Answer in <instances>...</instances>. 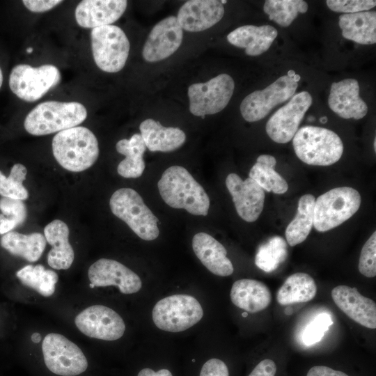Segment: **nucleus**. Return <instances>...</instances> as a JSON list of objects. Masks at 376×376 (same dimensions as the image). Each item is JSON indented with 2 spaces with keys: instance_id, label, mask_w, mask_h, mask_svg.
<instances>
[{
  "instance_id": "nucleus-1",
  "label": "nucleus",
  "mask_w": 376,
  "mask_h": 376,
  "mask_svg": "<svg viewBox=\"0 0 376 376\" xmlns=\"http://www.w3.org/2000/svg\"><path fill=\"white\" fill-rule=\"evenodd\" d=\"M164 201L175 209L194 215L206 216L210 198L203 187L184 167L174 165L166 169L157 184Z\"/></svg>"
},
{
  "instance_id": "nucleus-2",
  "label": "nucleus",
  "mask_w": 376,
  "mask_h": 376,
  "mask_svg": "<svg viewBox=\"0 0 376 376\" xmlns=\"http://www.w3.org/2000/svg\"><path fill=\"white\" fill-rule=\"evenodd\" d=\"M52 147L56 162L71 172H81L89 169L99 156L96 136L83 126L58 132L52 139Z\"/></svg>"
},
{
  "instance_id": "nucleus-3",
  "label": "nucleus",
  "mask_w": 376,
  "mask_h": 376,
  "mask_svg": "<svg viewBox=\"0 0 376 376\" xmlns=\"http://www.w3.org/2000/svg\"><path fill=\"white\" fill-rule=\"evenodd\" d=\"M86 118L87 110L80 102L47 101L28 113L24 127L30 134L42 136L76 127Z\"/></svg>"
},
{
  "instance_id": "nucleus-4",
  "label": "nucleus",
  "mask_w": 376,
  "mask_h": 376,
  "mask_svg": "<svg viewBox=\"0 0 376 376\" xmlns=\"http://www.w3.org/2000/svg\"><path fill=\"white\" fill-rule=\"evenodd\" d=\"M297 157L308 165L330 166L337 162L343 152V143L334 131L315 126H304L292 138Z\"/></svg>"
},
{
  "instance_id": "nucleus-5",
  "label": "nucleus",
  "mask_w": 376,
  "mask_h": 376,
  "mask_svg": "<svg viewBox=\"0 0 376 376\" xmlns=\"http://www.w3.org/2000/svg\"><path fill=\"white\" fill-rule=\"evenodd\" d=\"M109 207L141 239L151 241L159 236L158 219L134 189L123 187L116 190L110 198Z\"/></svg>"
},
{
  "instance_id": "nucleus-6",
  "label": "nucleus",
  "mask_w": 376,
  "mask_h": 376,
  "mask_svg": "<svg viewBox=\"0 0 376 376\" xmlns=\"http://www.w3.org/2000/svg\"><path fill=\"white\" fill-rule=\"evenodd\" d=\"M361 203L360 194L352 187L330 189L315 199L314 228L319 232H326L338 226L358 211Z\"/></svg>"
},
{
  "instance_id": "nucleus-7",
  "label": "nucleus",
  "mask_w": 376,
  "mask_h": 376,
  "mask_svg": "<svg viewBox=\"0 0 376 376\" xmlns=\"http://www.w3.org/2000/svg\"><path fill=\"white\" fill-rule=\"evenodd\" d=\"M91 44L94 61L100 70L114 73L124 68L130 45L119 26L106 25L93 29Z\"/></svg>"
},
{
  "instance_id": "nucleus-8",
  "label": "nucleus",
  "mask_w": 376,
  "mask_h": 376,
  "mask_svg": "<svg viewBox=\"0 0 376 376\" xmlns=\"http://www.w3.org/2000/svg\"><path fill=\"white\" fill-rule=\"evenodd\" d=\"M157 328L169 332H180L198 323L203 310L198 300L188 295H173L158 301L152 312Z\"/></svg>"
},
{
  "instance_id": "nucleus-9",
  "label": "nucleus",
  "mask_w": 376,
  "mask_h": 376,
  "mask_svg": "<svg viewBox=\"0 0 376 376\" xmlns=\"http://www.w3.org/2000/svg\"><path fill=\"white\" fill-rule=\"evenodd\" d=\"M42 352L45 366L53 375L78 376L88 369V362L82 350L62 334L46 335Z\"/></svg>"
},
{
  "instance_id": "nucleus-10",
  "label": "nucleus",
  "mask_w": 376,
  "mask_h": 376,
  "mask_svg": "<svg viewBox=\"0 0 376 376\" xmlns=\"http://www.w3.org/2000/svg\"><path fill=\"white\" fill-rule=\"evenodd\" d=\"M61 78L60 71L55 65L45 64L34 68L28 64H19L11 70L9 86L19 99L33 102L57 86Z\"/></svg>"
},
{
  "instance_id": "nucleus-11",
  "label": "nucleus",
  "mask_w": 376,
  "mask_h": 376,
  "mask_svg": "<svg viewBox=\"0 0 376 376\" xmlns=\"http://www.w3.org/2000/svg\"><path fill=\"white\" fill-rule=\"evenodd\" d=\"M299 76L283 75L263 90L255 91L246 96L240 107L243 118L256 122L264 118L276 105L291 98L298 86Z\"/></svg>"
},
{
  "instance_id": "nucleus-12",
  "label": "nucleus",
  "mask_w": 376,
  "mask_h": 376,
  "mask_svg": "<svg viewBox=\"0 0 376 376\" xmlns=\"http://www.w3.org/2000/svg\"><path fill=\"white\" fill-rule=\"evenodd\" d=\"M234 89L233 79L225 73L206 82L190 85L187 91L190 112L196 116L220 112L228 105Z\"/></svg>"
},
{
  "instance_id": "nucleus-13",
  "label": "nucleus",
  "mask_w": 376,
  "mask_h": 376,
  "mask_svg": "<svg viewBox=\"0 0 376 376\" xmlns=\"http://www.w3.org/2000/svg\"><path fill=\"white\" fill-rule=\"evenodd\" d=\"M312 102V96L307 91L293 95L267 122L265 130L269 138L279 143H286L292 139Z\"/></svg>"
},
{
  "instance_id": "nucleus-14",
  "label": "nucleus",
  "mask_w": 376,
  "mask_h": 376,
  "mask_svg": "<svg viewBox=\"0 0 376 376\" xmlns=\"http://www.w3.org/2000/svg\"><path fill=\"white\" fill-rule=\"evenodd\" d=\"M79 330L84 335L104 340H116L123 336L125 324L113 309L93 305L81 311L75 319Z\"/></svg>"
},
{
  "instance_id": "nucleus-15",
  "label": "nucleus",
  "mask_w": 376,
  "mask_h": 376,
  "mask_svg": "<svg viewBox=\"0 0 376 376\" xmlns=\"http://www.w3.org/2000/svg\"><path fill=\"white\" fill-rule=\"evenodd\" d=\"M183 31L175 16H169L157 23L143 45L142 56L150 63L164 60L180 47Z\"/></svg>"
},
{
  "instance_id": "nucleus-16",
  "label": "nucleus",
  "mask_w": 376,
  "mask_h": 376,
  "mask_svg": "<svg viewBox=\"0 0 376 376\" xmlns=\"http://www.w3.org/2000/svg\"><path fill=\"white\" fill-rule=\"evenodd\" d=\"M88 276L94 287L115 285L126 295L137 292L142 286L141 280L135 272L112 259L95 261L90 266Z\"/></svg>"
},
{
  "instance_id": "nucleus-17",
  "label": "nucleus",
  "mask_w": 376,
  "mask_h": 376,
  "mask_svg": "<svg viewBox=\"0 0 376 376\" xmlns=\"http://www.w3.org/2000/svg\"><path fill=\"white\" fill-rule=\"evenodd\" d=\"M226 185L238 215L246 222L256 221L264 207V189L249 177L243 180L236 173L228 175Z\"/></svg>"
},
{
  "instance_id": "nucleus-18",
  "label": "nucleus",
  "mask_w": 376,
  "mask_h": 376,
  "mask_svg": "<svg viewBox=\"0 0 376 376\" xmlns=\"http://www.w3.org/2000/svg\"><path fill=\"white\" fill-rule=\"evenodd\" d=\"M224 15V7L221 1L191 0L180 7L176 18L182 30L198 32L215 25Z\"/></svg>"
},
{
  "instance_id": "nucleus-19",
  "label": "nucleus",
  "mask_w": 376,
  "mask_h": 376,
  "mask_svg": "<svg viewBox=\"0 0 376 376\" xmlns=\"http://www.w3.org/2000/svg\"><path fill=\"white\" fill-rule=\"evenodd\" d=\"M331 297L336 305L355 322L366 328H376L375 302L357 288L338 285L332 289Z\"/></svg>"
},
{
  "instance_id": "nucleus-20",
  "label": "nucleus",
  "mask_w": 376,
  "mask_h": 376,
  "mask_svg": "<svg viewBox=\"0 0 376 376\" xmlns=\"http://www.w3.org/2000/svg\"><path fill=\"white\" fill-rule=\"evenodd\" d=\"M127 6L125 0H84L75 8V19L79 26L87 29L111 25L123 15Z\"/></svg>"
},
{
  "instance_id": "nucleus-21",
  "label": "nucleus",
  "mask_w": 376,
  "mask_h": 376,
  "mask_svg": "<svg viewBox=\"0 0 376 376\" xmlns=\"http://www.w3.org/2000/svg\"><path fill=\"white\" fill-rule=\"evenodd\" d=\"M328 104L334 113L345 119L359 120L368 112L366 103L359 97L358 81L354 79L332 83Z\"/></svg>"
},
{
  "instance_id": "nucleus-22",
  "label": "nucleus",
  "mask_w": 376,
  "mask_h": 376,
  "mask_svg": "<svg viewBox=\"0 0 376 376\" xmlns=\"http://www.w3.org/2000/svg\"><path fill=\"white\" fill-rule=\"evenodd\" d=\"M192 248L199 260L212 274L220 276L233 274L234 268L227 257L226 249L210 235L196 233L192 239Z\"/></svg>"
},
{
  "instance_id": "nucleus-23",
  "label": "nucleus",
  "mask_w": 376,
  "mask_h": 376,
  "mask_svg": "<svg viewBox=\"0 0 376 376\" xmlns=\"http://www.w3.org/2000/svg\"><path fill=\"white\" fill-rule=\"evenodd\" d=\"M69 228L60 219L49 223L44 228L46 241L52 246L47 255L48 265L55 269H69L75 258V252L69 242Z\"/></svg>"
},
{
  "instance_id": "nucleus-24",
  "label": "nucleus",
  "mask_w": 376,
  "mask_h": 376,
  "mask_svg": "<svg viewBox=\"0 0 376 376\" xmlns=\"http://www.w3.org/2000/svg\"><path fill=\"white\" fill-rule=\"evenodd\" d=\"M277 36V30L271 25H244L229 33L227 40L231 45L244 48L246 54L256 56L267 51Z\"/></svg>"
},
{
  "instance_id": "nucleus-25",
  "label": "nucleus",
  "mask_w": 376,
  "mask_h": 376,
  "mask_svg": "<svg viewBox=\"0 0 376 376\" xmlns=\"http://www.w3.org/2000/svg\"><path fill=\"white\" fill-rule=\"evenodd\" d=\"M230 296L234 305L251 313L267 308L272 298L264 283L249 279L236 281L232 285Z\"/></svg>"
},
{
  "instance_id": "nucleus-26",
  "label": "nucleus",
  "mask_w": 376,
  "mask_h": 376,
  "mask_svg": "<svg viewBox=\"0 0 376 376\" xmlns=\"http://www.w3.org/2000/svg\"><path fill=\"white\" fill-rule=\"evenodd\" d=\"M139 130L146 148L151 152L173 151L182 146L186 140L185 133L182 130L164 127L151 118L141 122Z\"/></svg>"
},
{
  "instance_id": "nucleus-27",
  "label": "nucleus",
  "mask_w": 376,
  "mask_h": 376,
  "mask_svg": "<svg viewBox=\"0 0 376 376\" xmlns=\"http://www.w3.org/2000/svg\"><path fill=\"white\" fill-rule=\"evenodd\" d=\"M342 36L347 40L361 45L376 42V13L363 11L342 14L339 17Z\"/></svg>"
},
{
  "instance_id": "nucleus-28",
  "label": "nucleus",
  "mask_w": 376,
  "mask_h": 376,
  "mask_svg": "<svg viewBox=\"0 0 376 376\" xmlns=\"http://www.w3.org/2000/svg\"><path fill=\"white\" fill-rule=\"evenodd\" d=\"M116 149L118 153L125 156L118 165V173L125 178L140 177L145 169L143 155L146 149L141 134H134L130 139L118 141Z\"/></svg>"
},
{
  "instance_id": "nucleus-29",
  "label": "nucleus",
  "mask_w": 376,
  "mask_h": 376,
  "mask_svg": "<svg viewBox=\"0 0 376 376\" xmlns=\"http://www.w3.org/2000/svg\"><path fill=\"white\" fill-rule=\"evenodd\" d=\"M46 242L45 236L40 233L24 235L15 231L4 234L0 240L1 246L10 253L29 262H36L40 258Z\"/></svg>"
},
{
  "instance_id": "nucleus-30",
  "label": "nucleus",
  "mask_w": 376,
  "mask_h": 376,
  "mask_svg": "<svg viewBox=\"0 0 376 376\" xmlns=\"http://www.w3.org/2000/svg\"><path fill=\"white\" fill-rule=\"evenodd\" d=\"M317 294V285L308 274L297 272L289 276L276 293L277 302L281 306L307 302Z\"/></svg>"
},
{
  "instance_id": "nucleus-31",
  "label": "nucleus",
  "mask_w": 376,
  "mask_h": 376,
  "mask_svg": "<svg viewBox=\"0 0 376 376\" xmlns=\"http://www.w3.org/2000/svg\"><path fill=\"white\" fill-rule=\"evenodd\" d=\"M315 201V196L310 194L299 198L297 214L285 232L286 241L290 246L303 242L309 235L313 226Z\"/></svg>"
},
{
  "instance_id": "nucleus-32",
  "label": "nucleus",
  "mask_w": 376,
  "mask_h": 376,
  "mask_svg": "<svg viewBox=\"0 0 376 376\" xmlns=\"http://www.w3.org/2000/svg\"><path fill=\"white\" fill-rule=\"evenodd\" d=\"M276 160L270 155H261L251 167L249 176L264 191L276 194L285 193L288 189L286 180L275 169Z\"/></svg>"
},
{
  "instance_id": "nucleus-33",
  "label": "nucleus",
  "mask_w": 376,
  "mask_h": 376,
  "mask_svg": "<svg viewBox=\"0 0 376 376\" xmlns=\"http://www.w3.org/2000/svg\"><path fill=\"white\" fill-rule=\"evenodd\" d=\"M21 283L44 297L52 295L58 276L53 270L46 269L42 265H28L16 273Z\"/></svg>"
},
{
  "instance_id": "nucleus-34",
  "label": "nucleus",
  "mask_w": 376,
  "mask_h": 376,
  "mask_svg": "<svg viewBox=\"0 0 376 376\" xmlns=\"http://www.w3.org/2000/svg\"><path fill=\"white\" fill-rule=\"evenodd\" d=\"M308 4L303 0H267L263 6L264 12L281 26H290L299 13L308 10Z\"/></svg>"
},
{
  "instance_id": "nucleus-35",
  "label": "nucleus",
  "mask_w": 376,
  "mask_h": 376,
  "mask_svg": "<svg viewBox=\"0 0 376 376\" xmlns=\"http://www.w3.org/2000/svg\"><path fill=\"white\" fill-rule=\"evenodd\" d=\"M287 256L285 241L280 236H274L258 248L255 264L264 272H272L285 261Z\"/></svg>"
},
{
  "instance_id": "nucleus-36",
  "label": "nucleus",
  "mask_w": 376,
  "mask_h": 376,
  "mask_svg": "<svg viewBox=\"0 0 376 376\" xmlns=\"http://www.w3.org/2000/svg\"><path fill=\"white\" fill-rule=\"evenodd\" d=\"M26 173V168L19 163L13 166L8 177L0 171V195L4 198L26 200L29 197V192L23 182Z\"/></svg>"
},
{
  "instance_id": "nucleus-37",
  "label": "nucleus",
  "mask_w": 376,
  "mask_h": 376,
  "mask_svg": "<svg viewBox=\"0 0 376 376\" xmlns=\"http://www.w3.org/2000/svg\"><path fill=\"white\" fill-rule=\"evenodd\" d=\"M332 324L333 320L328 313H322L318 315L303 331V343L306 346H311L318 343Z\"/></svg>"
},
{
  "instance_id": "nucleus-38",
  "label": "nucleus",
  "mask_w": 376,
  "mask_h": 376,
  "mask_svg": "<svg viewBox=\"0 0 376 376\" xmlns=\"http://www.w3.org/2000/svg\"><path fill=\"white\" fill-rule=\"evenodd\" d=\"M359 272L373 278L376 276V232L371 235L361 251L358 265Z\"/></svg>"
},
{
  "instance_id": "nucleus-39",
  "label": "nucleus",
  "mask_w": 376,
  "mask_h": 376,
  "mask_svg": "<svg viewBox=\"0 0 376 376\" xmlns=\"http://www.w3.org/2000/svg\"><path fill=\"white\" fill-rule=\"evenodd\" d=\"M0 210L15 227L22 224L26 218V207L22 200L2 197L0 198Z\"/></svg>"
},
{
  "instance_id": "nucleus-40",
  "label": "nucleus",
  "mask_w": 376,
  "mask_h": 376,
  "mask_svg": "<svg viewBox=\"0 0 376 376\" xmlns=\"http://www.w3.org/2000/svg\"><path fill=\"white\" fill-rule=\"evenodd\" d=\"M326 3L332 11L347 14L363 12L376 6L374 0H327Z\"/></svg>"
},
{
  "instance_id": "nucleus-41",
  "label": "nucleus",
  "mask_w": 376,
  "mask_h": 376,
  "mask_svg": "<svg viewBox=\"0 0 376 376\" xmlns=\"http://www.w3.org/2000/svg\"><path fill=\"white\" fill-rule=\"evenodd\" d=\"M199 376H229V372L223 361L212 358L203 365Z\"/></svg>"
},
{
  "instance_id": "nucleus-42",
  "label": "nucleus",
  "mask_w": 376,
  "mask_h": 376,
  "mask_svg": "<svg viewBox=\"0 0 376 376\" xmlns=\"http://www.w3.org/2000/svg\"><path fill=\"white\" fill-rule=\"evenodd\" d=\"M63 1L60 0H24V6L33 13H43L48 11L58 6Z\"/></svg>"
},
{
  "instance_id": "nucleus-43",
  "label": "nucleus",
  "mask_w": 376,
  "mask_h": 376,
  "mask_svg": "<svg viewBox=\"0 0 376 376\" xmlns=\"http://www.w3.org/2000/svg\"><path fill=\"white\" fill-rule=\"evenodd\" d=\"M276 373L275 362L266 359L259 362L248 376H275Z\"/></svg>"
},
{
  "instance_id": "nucleus-44",
  "label": "nucleus",
  "mask_w": 376,
  "mask_h": 376,
  "mask_svg": "<svg viewBox=\"0 0 376 376\" xmlns=\"http://www.w3.org/2000/svg\"><path fill=\"white\" fill-rule=\"evenodd\" d=\"M306 376H349L346 373L334 370L324 366H317L310 368Z\"/></svg>"
},
{
  "instance_id": "nucleus-45",
  "label": "nucleus",
  "mask_w": 376,
  "mask_h": 376,
  "mask_svg": "<svg viewBox=\"0 0 376 376\" xmlns=\"http://www.w3.org/2000/svg\"><path fill=\"white\" fill-rule=\"evenodd\" d=\"M137 376H173V375L171 372L166 368L154 370L150 368H144L138 373Z\"/></svg>"
},
{
  "instance_id": "nucleus-46",
  "label": "nucleus",
  "mask_w": 376,
  "mask_h": 376,
  "mask_svg": "<svg viewBox=\"0 0 376 376\" xmlns=\"http://www.w3.org/2000/svg\"><path fill=\"white\" fill-rule=\"evenodd\" d=\"M31 340L35 343H38L41 340V336L39 333H33L31 335Z\"/></svg>"
},
{
  "instance_id": "nucleus-47",
  "label": "nucleus",
  "mask_w": 376,
  "mask_h": 376,
  "mask_svg": "<svg viewBox=\"0 0 376 376\" xmlns=\"http://www.w3.org/2000/svg\"><path fill=\"white\" fill-rule=\"evenodd\" d=\"M328 119L326 116L321 117L320 118V122L321 123H326L327 122Z\"/></svg>"
},
{
  "instance_id": "nucleus-48",
  "label": "nucleus",
  "mask_w": 376,
  "mask_h": 376,
  "mask_svg": "<svg viewBox=\"0 0 376 376\" xmlns=\"http://www.w3.org/2000/svg\"><path fill=\"white\" fill-rule=\"evenodd\" d=\"M2 83H3V74H2L1 69L0 68V88L1 87Z\"/></svg>"
},
{
  "instance_id": "nucleus-49",
  "label": "nucleus",
  "mask_w": 376,
  "mask_h": 376,
  "mask_svg": "<svg viewBox=\"0 0 376 376\" xmlns=\"http://www.w3.org/2000/svg\"><path fill=\"white\" fill-rule=\"evenodd\" d=\"M32 51H33V49L31 48V47H29V48H28V49H26V52H27L28 53H31Z\"/></svg>"
},
{
  "instance_id": "nucleus-50",
  "label": "nucleus",
  "mask_w": 376,
  "mask_h": 376,
  "mask_svg": "<svg viewBox=\"0 0 376 376\" xmlns=\"http://www.w3.org/2000/svg\"><path fill=\"white\" fill-rule=\"evenodd\" d=\"M3 219H4V216L2 214H0V223L2 221Z\"/></svg>"
},
{
  "instance_id": "nucleus-51",
  "label": "nucleus",
  "mask_w": 376,
  "mask_h": 376,
  "mask_svg": "<svg viewBox=\"0 0 376 376\" xmlns=\"http://www.w3.org/2000/svg\"><path fill=\"white\" fill-rule=\"evenodd\" d=\"M374 150L375 151L376 150V141H375V138L374 139Z\"/></svg>"
},
{
  "instance_id": "nucleus-52",
  "label": "nucleus",
  "mask_w": 376,
  "mask_h": 376,
  "mask_svg": "<svg viewBox=\"0 0 376 376\" xmlns=\"http://www.w3.org/2000/svg\"><path fill=\"white\" fill-rule=\"evenodd\" d=\"M308 120H313L314 118L310 116V117H308Z\"/></svg>"
},
{
  "instance_id": "nucleus-53",
  "label": "nucleus",
  "mask_w": 376,
  "mask_h": 376,
  "mask_svg": "<svg viewBox=\"0 0 376 376\" xmlns=\"http://www.w3.org/2000/svg\"><path fill=\"white\" fill-rule=\"evenodd\" d=\"M89 286H90V288H95L94 285H93V284H91V283L89 284Z\"/></svg>"
},
{
  "instance_id": "nucleus-54",
  "label": "nucleus",
  "mask_w": 376,
  "mask_h": 376,
  "mask_svg": "<svg viewBox=\"0 0 376 376\" xmlns=\"http://www.w3.org/2000/svg\"><path fill=\"white\" fill-rule=\"evenodd\" d=\"M242 315H243L244 317H246V316L247 315V312L243 313H242Z\"/></svg>"
}]
</instances>
